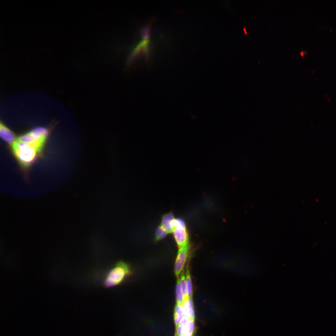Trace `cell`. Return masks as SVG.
I'll return each mask as SVG.
<instances>
[{
  "label": "cell",
  "mask_w": 336,
  "mask_h": 336,
  "mask_svg": "<svg viewBox=\"0 0 336 336\" xmlns=\"http://www.w3.org/2000/svg\"><path fill=\"white\" fill-rule=\"evenodd\" d=\"M175 218L173 214L171 212L164 215L162 217L161 224L168 233H172L173 229L172 222Z\"/></svg>",
  "instance_id": "9c48e42d"
},
{
  "label": "cell",
  "mask_w": 336,
  "mask_h": 336,
  "mask_svg": "<svg viewBox=\"0 0 336 336\" xmlns=\"http://www.w3.org/2000/svg\"><path fill=\"white\" fill-rule=\"evenodd\" d=\"M185 277L187 286L188 298L192 297L193 296L192 285L190 273L189 264L186 267Z\"/></svg>",
  "instance_id": "8fae6325"
},
{
  "label": "cell",
  "mask_w": 336,
  "mask_h": 336,
  "mask_svg": "<svg viewBox=\"0 0 336 336\" xmlns=\"http://www.w3.org/2000/svg\"><path fill=\"white\" fill-rule=\"evenodd\" d=\"M243 30L244 32V35H248V33L246 31V28L245 27H244L243 28Z\"/></svg>",
  "instance_id": "ac0fdd59"
},
{
  "label": "cell",
  "mask_w": 336,
  "mask_h": 336,
  "mask_svg": "<svg viewBox=\"0 0 336 336\" xmlns=\"http://www.w3.org/2000/svg\"><path fill=\"white\" fill-rule=\"evenodd\" d=\"M194 320L189 319L185 328V335L192 336L194 332Z\"/></svg>",
  "instance_id": "9a60e30c"
},
{
  "label": "cell",
  "mask_w": 336,
  "mask_h": 336,
  "mask_svg": "<svg viewBox=\"0 0 336 336\" xmlns=\"http://www.w3.org/2000/svg\"><path fill=\"white\" fill-rule=\"evenodd\" d=\"M149 43L148 40H143L140 42L132 51L127 60L126 68L128 67L132 63L142 49H143L145 46Z\"/></svg>",
  "instance_id": "52a82bcc"
},
{
  "label": "cell",
  "mask_w": 336,
  "mask_h": 336,
  "mask_svg": "<svg viewBox=\"0 0 336 336\" xmlns=\"http://www.w3.org/2000/svg\"><path fill=\"white\" fill-rule=\"evenodd\" d=\"M176 296V304L182 305L184 302V299L181 287L180 277L177 278V281Z\"/></svg>",
  "instance_id": "4fadbf2b"
},
{
  "label": "cell",
  "mask_w": 336,
  "mask_h": 336,
  "mask_svg": "<svg viewBox=\"0 0 336 336\" xmlns=\"http://www.w3.org/2000/svg\"><path fill=\"white\" fill-rule=\"evenodd\" d=\"M150 27L149 26H145L141 30V37L145 40H148L150 36Z\"/></svg>",
  "instance_id": "2e32d148"
},
{
  "label": "cell",
  "mask_w": 336,
  "mask_h": 336,
  "mask_svg": "<svg viewBox=\"0 0 336 336\" xmlns=\"http://www.w3.org/2000/svg\"><path fill=\"white\" fill-rule=\"evenodd\" d=\"M185 316L183 304H176L175 306L174 312V319L176 327L180 324L182 319Z\"/></svg>",
  "instance_id": "30bf717a"
},
{
  "label": "cell",
  "mask_w": 336,
  "mask_h": 336,
  "mask_svg": "<svg viewBox=\"0 0 336 336\" xmlns=\"http://www.w3.org/2000/svg\"><path fill=\"white\" fill-rule=\"evenodd\" d=\"M189 249V244L179 248L175 265V273L177 278L184 270Z\"/></svg>",
  "instance_id": "5b68a950"
},
{
  "label": "cell",
  "mask_w": 336,
  "mask_h": 336,
  "mask_svg": "<svg viewBox=\"0 0 336 336\" xmlns=\"http://www.w3.org/2000/svg\"><path fill=\"white\" fill-rule=\"evenodd\" d=\"M168 233L165 228L161 224L157 228L155 236V240L157 241L164 238Z\"/></svg>",
  "instance_id": "5bb4252c"
},
{
  "label": "cell",
  "mask_w": 336,
  "mask_h": 336,
  "mask_svg": "<svg viewBox=\"0 0 336 336\" xmlns=\"http://www.w3.org/2000/svg\"><path fill=\"white\" fill-rule=\"evenodd\" d=\"M12 146L15 156L24 166L30 165L35 159L37 152L31 145L16 140Z\"/></svg>",
  "instance_id": "7a4b0ae2"
},
{
  "label": "cell",
  "mask_w": 336,
  "mask_h": 336,
  "mask_svg": "<svg viewBox=\"0 0 336 336\" xmlns=\"http://www.w3.org/2000/svg\"><path fill=\"white\" fill-rule=\"evenodd\" d=\"M131 274L129 264L123 261H119L107 274L103 282V285L105 287H109L119 285Z\"/></svg>",
  "instance_id": "6da1fadb"
},
{
  "label": "cell",
  "mask_w": 336,
  "mask_h": 336,
  "mask_svg": "<svg viewBox=\"0 0 336 336\" xmlns=\"http://www.w3.org/2000/svg\"><path fill=\"white\" fill-rule=\"evenodd\" d=\"M48 133V130L45 128L37 127L20 136L17 140L31 145L37 152H40L42 149Z\"/></svg>",
  "instance_id": "3957f363"
},
{
  "label": "cell",
  "mask_w": 336,
  "mask_h": 336,
  "mask_svg": "<svg viewBox=\"0 0 336 336\" xmlns=\"http://www.w3.org/2000/svg\"><path fill=\"white\" fill-rule=\"evenodd\" d=\"M180 281L181 287L183 294L184 301L188 299L187 286L186 282L185 274L183 270L181 274Z\"/></svg>",
  "instance_id": "7c38bea8"
},
{
  "label": "cell",
  "mask_w": 336,
  "mask_h": 336,
  "mask_svg": "<svg viewBox=\"0 0 336 336\" xmlns=\"http://www.w3.org/2000/svg\"><path fill=\"white\" fill-rule=\"evenodd\" d=\"M172 233L179 248L189 244V236L184 222L178 219Z\"/></svg>",
  "instance_id": "277c9868"
},
{
  "label": "cell",
  "mask_w": 336,
  "mask_h": 336,
  "mask_svg": "<svg viewBox=\"0 0 336 336\" xmlns=\"http://www.w3.org/2000/svg\"><path fill=\"white\" fill-rule=\"evenodd\" d=\"M300 55L301 57L303 58L304 57V55L306 54H305V52L304 51H301L300 53Z\"/></svg>",
  "instance_id": "e0dca14e"
},
{
  "label": "cell",
  "mask_w": 336,
  "mask_h": 336,
  "mask_svg": "<svg viewBox=\"0 0 336 336\" xmlns=\"http://www.w3.org/2000/svg\"><path fill=\"white\" fill-rule=\"evenodd\" d=\"M0 135L2 139L12 146L16 141L13 133L1 123L0 126Z\"/></svg>",
  "instance_id": "8992f818"
},
{
  "label": "cell",
  "mask_w": 336,
  "mask_h": 336,
  "mask_svg": "<svg viewBox=\"0 0 336 336\" xmlns=\"http://www.w3.org/2000/svg\"><path fill=\"white\" fill-rule=\"evenodd\" d=\"M184 336H191V335H184Z\"/></svg>",
  "instance_id": "d6986e66"
},
{
  "label": "cell",
  "mask_w": 336,
  "mask_h": 336,
  "mask_svg": "<svg viewBox=\"0 0 336 336\" xmlns=\"http://www.w3.org/2000/svg\"><path fill=\"white\" fill-rule=\"evenodd\" d=\"M183 306L185 316L189 319L194 320L195 314L192 297L188 298L185 301Z\"/></svg>",
  "instance_id": "ba28073f"
}]
</instances>
